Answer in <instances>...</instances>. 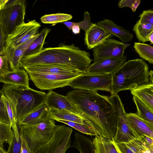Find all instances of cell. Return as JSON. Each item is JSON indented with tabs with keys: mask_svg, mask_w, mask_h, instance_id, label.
I'll return each instance as SVG.
<instances>
[{
	"mask_svg": "<svg viewBox=\"0 0 153 153\" xmlns=\"http://www.w3.org/2000/svg\"><path fill=\"white\" fill-rule=\"evenodd\" d=\"M45 103L50 110H67L82 117L66 96L52 91L46 94Z\"/></svg>",
	"mask_w": 153,
	"mask_h": 153,
	"instance_id": "5bb4252c",
	"label": "cell"
},
{
	"mask_svg": "<svg viewBox=\"0 0 153 153\" xmlns=\"http://www.w3.org/2000/svg\"><path fill=\"white\" fill-rule=\"evenodd\" d=\"M3 94L2 91L0 90V121L10 125L6 107L2 99V97Z\"/></svg>",
	"mask_w": 153,
	"mask_h": 153,
	"instance_id": "d6a6232c",
	"label": "cell"
},
{
	"mask_svg": "<svg viewBox=\"0 0 153 153\" xmlns=\"http://www.w3.org/2000/svg\"><path fill=\"white\" fill-rule=\"evenodd\" d=\"M153 72L152 70L149 71V83L153 84Z\"/></svg>",
	"mask_w": 153,
	"mask_h": 153,
	"instance_id": "bcb514c9",
	"label": "cell"
},
{
	"mask_svg": "<svg viewBox=\"0 0 153 153\" xmlns=\"http://www.w3.org/2000/svg\"><path fill=\"white\" fill-rule=\"evenodd\" d=\"M148 39L149 40V41L151 44H153V31H152L149 34V35Z\"/></svg>",
	"mask_w": 153,
	"mask_h": 153,
	"instance_id": "f6af8a7d",
	"label": "cell"
},
{
	"mask_svg": "<svg viewBox=\"0 0 153 153\" xmlns=\"http://www.w3.org/2000/svg\"><path fill=\"white\" fill-rule=\"evenodd\" d=\"M133 30L139 42L142 43L149 41V35L153 31V25L149 24H142L138 21L133 27Z\"/></svg>",
	"mask_w": 153,
	"mask_h": 153,
	"instance_id": "4316f807",
	"label": "cell"
},
{
	"mask_svg": "<svg viewBox=\"0 0 153 153\" xmlns=\"http://www.w3.org/2000/svg\"><path fill=\"white\" fill-rule=\"evenodd\" d=\"M9 0H0V10L3 8Z\"/></svg>",
	"mask_w": 153,
	"mask_h": 153,
	"instance_id": "ee69618b",
	"label": "cell"
},
{
	"mask_svg": "<svg viewBox=\"0 0 153 153\" xmlns=\"http://www.w3.org/2000/svg\"><path fill=\"white\" fill-rule=\"evenodd\" d=\"M139 139L153 149V138L143 134L141 136Z\"/></svg>",
	"mask_w": 153,
	"mask_h": 153,
	"instance_id": "f35d334b",
	"label": "cell"
},
{
	"mask_svg": "<svg viewBox=\"0 0 153 153\" xmlns=\"http://www.w3.org/2000/svg\"><path fill=\"white\" fill-rule=\"evenodd\" d=\"M50 117V109L45 103L24 117L18 125H34L42 123Z\"/></svg>",
	"mask_w": 153,
	"mask_h": 153,
	"instance_id": "ffe728a7",
	"label": "cell"
},
{
	"mask_svg": "<svg viewBox=\"0 0 153 153\" xmlns=\"http://www.w3.org/2000/svg\"><path fill=\"white\" fill-rule=\"evenodd\" d=\"M0 55H1V53L0 52Z\"/></svg>",
	"mask_w": 153,
	"mask_h": 153,
	"instance_id": "7dc6e473",
	"label": "cell"
},
{
	"mask_svg": "<svg viewBox=\"0 0 153 153\" xmlns=\"http://www.w3.org/2000/svg\"><path fill=\"white\" fill-rule=\"evenodd\" d=\"M133 96L139 98L153 109V84L149 83L130 90Z\"/></svg>",
	"mask_w": 153,
	"mask_h": 153,
	"instance_id": "603a6c76",
	"label": "cell"
},
{
	"mask_svg": "<svg viewBox=\"0 0 153 153\" xmlns=\"http://www.w3.org/2000/svg\"><path fill=\"white\" fill-rule=\"evenodd\" d=\"M130 44L108 38L93 49L94 62L106 59L123 57L125 50Z\"/></svg>",
	"mask_w": 153,
	"mask_h": 153,
	"instance_id": "7c38bea8",
	"label": "cell"
},
{
	"mask_svg": "<svg viewBox=\"0 0 153 153\" xmlns=\"http://www.w3.org/2000/svg\"><path fill=\"white\" fill-rule=\"evenodd\" d=\"M126 56L110 58L94 62L88 68L86 74H112L126 62Z\"/></svg>",
	"mask_w": 153,
	"mask_h": 153,
	"instance_id": "4fadbf2b",
	"label": "cell"
},
{
	"mask_svg": "<svg viewBox=\"0 0 153 153\" xmlns=\"http://www.w3.org/2000/svg\"><path fill=\"white\" fill-rule=\"evenodd\" d=\"M27 73L68 75L84 74L76 70L69 68L52 65H38L24 67Z\"/></svg>",
	"mask_w": 153,
	"mask_h": 153,
	"instance_id": "e0dca14e",
	"label": "cell"
},
{
	"mask_svg": "<svg viewBox=\"0 0 153 153\" xmlns=\"http://www.w3.org/2000/svg\"><path fill=\"white\" fill-rule=\"evenodd\" d=\"M50 117L55 120H62L89 126L87 121L83 117L67 110H50Z\"/></svg>",
	"mask_w": 153,
	"mask_h": 153,
	"instance_id": "cb8c5ba5",
	"label": "cell"
},
{
	"mask_svg": "<svg viewBox=\"0 0 153 153\" xmlns=\"http://www.w3.org/2000/svg\"><path fill=\"white\" fill-rule=\"evenodd\" d=\"M140 0H135L131 8V10L133 12H135L140 3Z\"/></svg>",
	"mask_w": 153,
	"mask_h": 153,
	"instance_id": "60d3db41",
	"label": "cell"
},
{
	"mask_svg": "<svg viewBox=\"0 0 153 153\" xmlns=\"http://www.w3.org/2000/svg\"><path fill=\"white\" fill-rule=\"evenodd\" d=\"M14 135L10 125L0 121V147L4 149V143H8L9 146L10 145Z\"/></svg>",
	"mask_w": 153,
	"mask_h": 153,
	"instance_id": "f1b7e54d",
	"label": "cell"
},
{
	"mask_svg": "<svg viewBox=\"0 0 153 153\" xmlns=\"http://www.w3.org/2000/svg\"><path fill=\"white\" fill-rule=\"evenodd\" d=\"M111 95L122 91L131 90L149 82V67L142 59L125 62L111 74Z\"/></svg>",
	"mask_w": 153,
	"mask_h": 153,
	"instance_id": "3957f363",
	"label": "cell"
},
{
	"mask_svg": "<svg viewBox=\"0 0 153 153\" xmlns=\"http://www.w3.org/2000/svg\"><path fill=\"white\" fill-rule=\"evenodd\" d=\"M7 37L3 27L0 23V52L2 55H3Z\"/></svg>",
	"mask_w": 153,
	"mask_h": 153,
	"instance_id": "d590c367",
	"label": "cell"
},
{
	"mask_svg": "<svg viewBox=\"0 0 153 153\" xmlns=\"http://www.w3.org/2000/svg\"><path fill=\"white\" fill-rule=\"evenodd\" d=\"M134 48L140 57L147 61L150 63H153L152 46L144 43L135 42Z\"/></svg>",
	"mask_w": 153,
	"mask_h": 153,
	"instance_id": "83f0119b",
	"label": "cell"
},
{
	"mask_svg": "<svg viewBox=\"0 0 153 153\" xmlns=\"http://www.w3.org/2000/svg\"><path fill=\"white\" fill-rule=\"evenodd\" d=\"M54 120L48 118L43 122L34 125H18L21 135L31 152L51 139L56 126Z\"/></svg>",
	"mask_w": 153,
	"mask_h": 153,
	"instance_id": "5b68a950",
	"label": "cell"
},
{
	"mask_svg": "<svg viewBox=\"0 0 153 153\" xmlns=\"http://www.w3.org/2000/svg\"><path fill=\"white\" fill-rule=\"evenodd\" d=\"M25 1L24 0H9L4 7L0 10V23L7 36L16 26L25 22Z\"/></svg>",
	"mask_w": 153,
	"mask_h": 153,
	"instance_id": "8992f818",
	"label": "cell"
},
{
	"mask_svg": "<svg viewBox=\"0 0 153 153\" xmlns=\"http://www.w3.org/2000/svg\"><path fill=\"white\" fill-rule=\"evenodd\" d=\"M97 24L112 35L119 38L123 42H129L133 38V34L129 31L121 26L117 25L111 20L104 19L103 20L97 22Z\"/></svg>",
	"mask_w": 153,
	"mask_h": 153,
	"instance_id": "d6986e66",
	"label": "cell"
},
{
	"mask_svg": "<svg viewBox=\"0 0 153 153\" xmlns=\"http://www.w3.org/2000/svg\"><path fill=\"white\" fill-rule=\"evenodd\" d=\"M84 19L82 21L77 23L71 22V25L72 27L74 25H77L86 32L93 26L94 23L91 22L90 14L88 11L84 12Z\"/></svg>",
	"mask_w": 153,
	"mask_h": 153,
	"instance_id": "1f68e13d",
	"label": "cell"
},
{
	"mask_svg": "<svg viewBox=\"0 0 153 153\" xmlns=\"http://www.w3.org/2000/svg\"><path fill=\"white\" fill-rule=\"evenodd\" d=\"M30 79L38 88L51 91L68 86L69 83L79 74L62 75L27 73Z\"/></svg>",
	"mask_w": 153,
	"mask_h": 153,
	"instance_id": "30bf717a",
	"label": "cell"
},
{
	"mask_svg": "<svg viewBox=\"0 0 153 153\" xmlns=\"http://www.w3.org/2000/svg\"><path fill=\"white\" fill-rule=\"evenodd\" d=\"M140 153H153V149L149 147L146 146L142 150Z\"/></svg>",
	"mask_w": 153,
	"mask_h": 153,
	"instance_id": "b9f144b4",
	"label": "cell"
},
{
	"mask_svg": "<svg viewBox=\"0 0 153 153\" xmlns=\"http://www.w3.org/2000/svg\"><path fill=\"white\" fill-rule=\"evenodd\" d=\"M97 135L114 141L118 116L113 95H101L97 91L75 88L66 96Z\"/></svg>",
	"mask_w": 153,
	"mask_h": 153,
	"instance_id": "6da1fadb",
	"label": "cell"
},
{
	"mask_svg": "<svg viewBox=\"0 0 153 153\" xmlns=\"http://www.w3.org/2000/svg\"><path fill=\"white\" fill-rule=\"evenodd\" d=\"M92 143L93 153H122L114 141L97 135Z\"/></svg>",
	"mask_w": 153,
	"mask_h": 153,
	"instance_id": "44dd1931",
	"label": "cell"
},
{
	"mask_svg": "<svg viewBox=\"0 0 153 153\" xmlns=\"http://www.w3.org/2000/svg\"><path fill=\"white\" fill-rule=\"evenodd\" d=\"M115 106L118 116L117 129L114 141L117 143H127L139 137L130 126L126 116L124 106L119 96L114 95Z\"/></svg>",
	"mask_w": 153,
	"mask_h": 153,
	"instance_id": "9c48e42d",
	"label": "cell"
},
{
	"mask_svg": "<svg viewBox=\"0 0 153 153\" xmlns=\"http://www.w3.org/2000/svg\"><path fill=\"white\" fill-rule=\"evenodd\" d=\"M73 17L69 14L56 13L45 15L40 18L41 22L44 24H56L71 19Z\"/></svg>",
	"mask_w": 153,
	"mask_h": 153,
	"instance_id": "f546056e",
	"label": "cell"
},
{
	"mask_svg": "<svg viewBox=\"0 0 153 153\" xmlns=\"http://www.w3.org/2000/svg\"><path fill=\"white\" fill-rule=\"evenodd\" d=\"M116 144L122 153H140L145 147H149L139 138L127 143Z\"/></svg>",
	"mask_w": 153,
	"mask_h": 153,
	"instance_id": "484cf974",
	"label": "cell"
},
{
	"mask_svg": "<svg viewBox=\"0 0 153 153\" xmlns=\"http://www.w3.org/2000/svg\"><path fill=\"white\" fill-rule=\"evenodd\" d=\"M24 53V51L18 47L5 46L3 55L8 62L11 70H17L20 68L19 63Z\"/></svg>",
	"mask_w": 153,
	"mask_h": 153,
	"instance_id": "7402d4cb",
	"label": "cell"
},
{
	"mask_svg": "<svg viewBox=\"0 0 153 153\" xmlns=\"http://www.w3.org/2000/svg\"><path fill=\"white\" fill-rule=\"evenodd\" d=\"M111 74H83L71 80L68 86L72 88H79L97 91L99 90L111 92Z\"/></svg>",
	"mask_w": 153,
	"mask_h": 153,
	"instance_id": "ba28073f",
	"label": "cell"
},
{
	"mask_svg": "<svg viewBox=\"0 0 153 153\" xmlns=\"http://www.w3.org/2000/svg\"><path fill=\"white\" fill-rule=\"evenodd\" d=\"M133 100L137 108L135 114L142 119L153 124V109L136 96H133Z\"/></svg>",
	"mask_w": 153,
	"mask_h": 153,
	"instance_id": "d4e9b609",
	"label": "cell"
},
{
	"mask_svg": "<svg viewBox=\"0 0 153 153\" xmlns=\"http://www.w3.org/2000/svg\"><path fill=\"white\" fill-rule=\"evenodd\" d=\"M71 29L72 30V32L74 34H76L80 33V28L77 25H73Z\"/></svg>",
	"mask_w": 153,
	"mask_h": 153,
	"instance_id": "7bdbcfd3",
	"label": "cell"
},
{
	"mask_svg": "<svg viewBox=\"0 0 153 153\" xmlns=\"http://www.w3.org/2000/svg\"><path fill=\"white\" fill-rule=\"evenodd\" d=\"M126 116L130 126L139 138L144 134L153 138V124L142 119L135 113H126Z\"/></svg>",
	"mask_w": 153,
	"mask_h": 153,
	"instance_id": "ac0fdd59",
	"label": "cell"
},
{
	"mask_svg": "<svg viewBox=\"0 0 153 153\" xmlns=\"http://www.w3.org/2000/svg\"><path fill=\"white\" fill-rule=\"evenodd\" d=\"M40 23L33 20L16 26L7 37L5 46L18 47L38 34Z\"/></svg>",
	"mask_w": 153,
	"mask_h": 153,
	"instance_id": "8fae6325",
	"label": "cell"
},
{
	"mask_svg": "<svg viewBox=\"0 0 153 153\" xmlns=\"http://www.w3.org/2000/svg\"><path fill=\"white\" fill-rule=\"evenodd\" d=\"M135 0H120L118 3V7L120 8L128 7L131 9L132 5Z\"/></svg>",
	"mask_w": 153,
	"mask_h": 153,
	"instance_id": "74e56055",
	"label": "cell"
},
{
	"mask_svg": "<svg viewBox=\"0 0 153 153\" xmlns=\"http://www.w3.org/2000/svg\"><path fill=\"white\" fill-rule=\"evenodd\" d=\"M56 121L67 124L82 133L90 136H95L97 135L92 128L86 125L62 120H56Z\"/></svg>",
	"mask_w": 153,
	"mask_h": 153,
	"instance_id": "4dcf8cb0",
	"label": "cell"
},
{
	"mask_svg": "<svg viewBox=\"0 0 153 153\" xmlns=\"http://www.w3.org/2000/svg\"><path fill=\"white\" fill-rule=\"evenodd\" d=\"M11 70L9 63L3 55H0V71Z\"/></svg>",
	"mask_w": 153,
	"mask_h": 153,
	"instance_id": "8d00e7d4",
	"label": "cell"
},
{
	"mask_svg": "<svg viewBox=\"0 0 153 153\" xmlns=\"http://www.w3.org/2000/svg\"><path fill=\"white\" fill-rule=\"evenodd\" d=\"M112 35L97 24L94 23L93 26L85 32L84 41L89 49L102 44Z\"/></svg>",
	"mask_w": 153,
	"mask_h": 153,
	"instance_id": "2e32d148",
	"label": "cell"
},
{
	"mask_svg": "<svg viewBox=\"0 0 153 153\" xmlns=\"http://www.w3.org/2000/svg\"><path fill=\"white\" fill-rule=\"evenodd\" d=\"M72 132V129L69 127L56 125L49 141L31 153H65L71 147Z\"/></svg>",
	"mask_w": 153,
	"mask_h": 153,
	"instance_id": "52a82bcc",
	"label": "cell"
},
{
	"mask_svg": "<svg viewBox=\"0 0 153 153\" xmlns=\"http://www.w3.org/2000/svg\"><path fill=\"white\" fill-rule=\"evenodd\" d=\"M93 60L89 52L73 44L61 43L57 47L43 48L35 54L23 56L20 63L22 68L38 65H52L74 69L84 74Z\"/></svg>",
	"mask_w": 153,
	"mask_h": 153,
	"instance_id": "7a4b0ae2",
	"label": "cell"
},
{
	"mask_svg": "<svg viewBox=\"0 0 153 153\" xmlns=\"http://www.w3.org/2000/svg\"><path fill=\"white\" fill-rule=\"evenodd\" d=\"M138 21L142 24H149L153 25V11L152 10H144L139 15Z\"/></svg>",
	"mask_w": 153,
	"mask_h": 153,
	"instance_id": "836d02e7",
	"label": "cell"
},
{
	"mask_svg": "<svg viewBox=\"0 0 153 153\" xmlns=\"http://www.w3.org/2000/svg\"><path fill=\"white\" fill-rule=\"evenodd\" d=\"M20 136L21 141V147L20 153H31V152L27 146L25 140L21 135H20Z\"/></svg>",
	"mask_w": 153,
	"mask_h": 153,
	"instance_id": "ab89813d",
	"label": "cell"
},
{
	"mask_svg": "<svg viewBox=\"0 0 153 153\" xmlns=\"http://www.w3.org/2000/svg\"><path fill=\"white\" fill-rule=\"evenodd\" d=\"M0 82L5 84L29 87L28 74L24 69L0 71Z\"/></svg>",
	"mask_w": 153,
	"mask_h": 153,
	"instance_id": "9a60e30c",
	"label": "cell"
},
{
	"mask_svg": "<svg viewBox=\"0 0 153 153\" xmlns=\"http://www.w3.org/2000/svg\"><path fill=\"white\" fill-rule=\"evenodd\" d=\"M1 90L13 105L17 123L45 103L46 94L30 87L4 84Z\"/></svg>",
	"mask_w": 153,
	"mask_h": 153,
	"instance_id": "277c9868",
	"label": "cell"
},
{
	"mask_svg": "<svg viewBox=\"0 0 153 153\" xmlns=\"http://www.w3.org/2000/svg\"><path fill=\"white\" fill-rule=\"evenodd\" d=\"M21 147V139L17 141L14 137L12 143L9 146L7 152V153H20Z\"/></svg>",
	"mask_w": 153,
	"mask_h": 153,
	"instance_id": "e575fe53",
	"label": "cell"
}]
</instances>
